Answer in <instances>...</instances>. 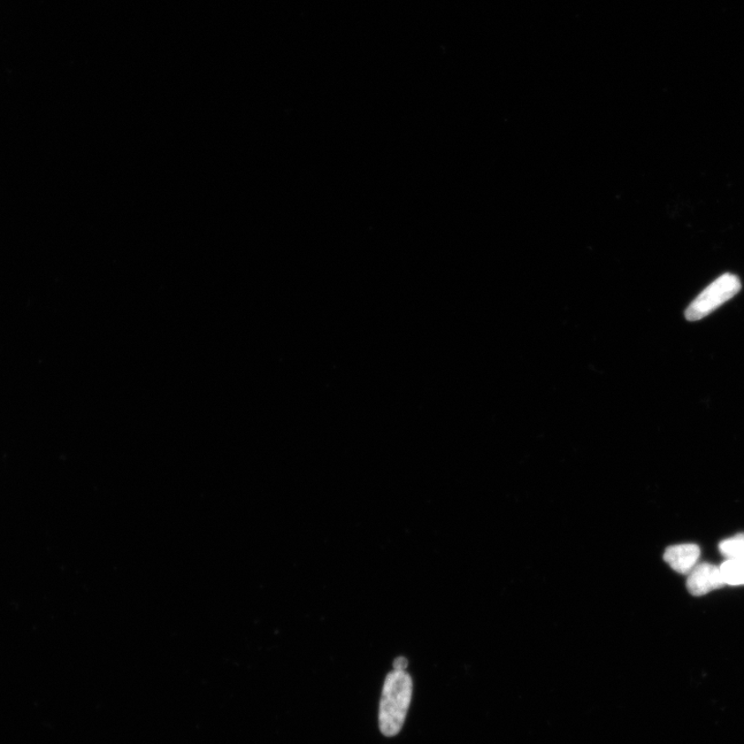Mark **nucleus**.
<instances>
[{
    "label": "nucleus",
    "instance_id": "nucleus-1",
    "mask_svg": "<svg viewBox=\"0 0 744 744\" xmlns=\"http://www.w3.org/2000/svg\"><path fill=\"white\" fill-rule=\"evenodd\" d=\"M413 679L405 670H393L387 675L380 702L381 732L392 738L402 731L412 702Z\"/></svg>",
    "mask_w": 744,
    "mask_h": 744
},
{
    "label": "nucleus",
    "instance_id": "nucleus-4",
    "mask_svg": "<svg viewBox=\"0 0 744 744\" xmlns=\"http://www.w3.org/2000/svg\"><path fill=\"white\" fill-rule=\"evenodd\" d=\"M701 550L695 544L674 545L666 549L664 559L675 572L688 575L699 561Z\"/></svg>",
    "mask_w": 744,
    "mask_h": 744
},
{
    "label": "nucleus",
    "instance_id": "nucleus-6",
    "mask_svg": "<svg viewBox=\"0 0 744 744\" xmlns=\"http://www.w3.org/2000/svg\"><path fill=\"white\" fill-rule=\"evenodd\" d=\"M719 551L728 559L744 563V534L736 535L719 544Z\"/></svg>",
    "mask_w": 744,
    "mask_h": 744
},
{
    "label": "nucleus",
    "instance_id": "nucleus-2",
    "mask_svg": "<svg viewBox=\"0 0 744 744\" xmlns=\"http://www.w3.org/2000/svg\"><path fill=\"white\" fill-rule=\"evenodd\" d=\"M740 290L741 282L739 276L732 273H725L719 276L689 304L686 311V319L689 321H696L708 317V314L717 311L719 306L731 301L735 295L739 293Z\"/></svg>",
    "mask_w": 744,
    "mask_h": 744
},
{
    "label": "nucleus",
    "instance_id": "nucleus-7",
    "mask_svg": "<svg viewBox=\"0 0 744 744\" xmlns=\"http://www.w3.org/2000/svg\"><path fill=\"white\" fill-rule=\"evenodd\" d=\"M394 670H405L408 667V659L403 657H397L393 664Z\"/></svg>",
    "mask_w": 744,
    "mask_h": 744
},
{
    "label": "nucleus",
    "instance_id": "nucleus-3",
    "mask_svg": "<svg viewBox=\"0 0 744 744\" xmlns=\"http://www.w3.org/2000/svg\"><path fill=\"white\" fill-rule=\"evenodd\" d=\"M726 585L719 566L711 564L697 565L688 574L687 587L693 596H704Z\"/></svg>",
    "mask_w": 744,
    "mask_h": 744
},
{
    "label": "nucleus",
    "instance_id": "nucleus-5",
    "mask_svg": "<svg viewBox=\"0 0 744 744\" xmlns=\"http://www.w3.org/2000/svg\"><path fill=\"white\" fill-rule=\"evenodd\" d=\"M720 573L725 585L728 586H744V563L734 561V559H727L725 563L719 566Z\"/></svg>",
    "mask_w": 744,
    "mask_h": 744
}]
</instances>
